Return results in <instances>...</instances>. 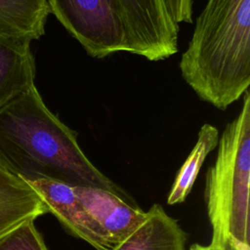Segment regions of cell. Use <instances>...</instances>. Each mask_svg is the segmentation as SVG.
Here are the masks:
<instances>
[{
  "mask_svg": "<svg viewBox=\"0 0 250 250\" xmlns=\"http://www.w3.org/2000/svg\"><path fill=\"white\" fill-rule=\"evenodd\" d=\"M47 0H0V35L31 43L45 33Z\"/></svg>",
  "mask_w": 250,
  "mask_h": 250,
  "instance_id": "11",
  "label": "cell"
},
{
  "mask_svg": "<svg viewBox=\"0 0 250 250\" xmlns=\"http://www.w3.org/2000/svg\"><path fill=\"white\" fill-rule=\"evenodd\" d=\"M188 250H221V249L212 247L210 244H209V245H201V244L195 243V244H192V245L189 247Z\"/></svg>",
  "mask_w": 250,
  "mask_h": 250,
  "instance_id": "15",
  "label": "cell"
},
{
  "mask_svg": "<svg viewBox=\"0 0 250 250\" xmlns=\"http://www.w3.org/2000/svg\"><path fill=\"white\" fill-rule=\"evenodd\" d=\"M219 138L215 163L207 171L205 201L212 227L210 245L221 250H250V94Z\"/></svg>",
  "mask_w": 250,
  "mask_h": 250,
  "instance_id": "3",
  "label": "cell"
},
{
  "mask_svg": "<svg viewBox=\"0 0 250 250\" xmlns=\"http://www.w3.org/2000/svg\"><path fill=\"white\" fill-rule=\"evenodd\" d=\"M0 168L25 181L49 179L121 195L82 151L77 133L47 107L35 85L0 108Z\"/></svg>",
  "mask_w": 250,
  "mask_h": 250,
  "instance_id": "1",
  "label": "cell"
},
{
  "mask_svg": "<svg viewBox=\"0 0 250 250\" xmlns=\"http://www.w3.org/2000/svg\"><path fill=\"white\" fill-rule=\"evenodd\" d=\"M128 53L151 62L178 52L179 25L170 18L163 0H117Z\"/></svg>",
  "mask_w": 250,
  "mask_h": 250,
  "instance_id": "5",
  "label": "cell"
},
{
  "mask_svg": "<svg viewBox=\"0 0 250 250\" xmlns=\"http://www.w3.org/2000/svg\"><path fill=\"white\" fill-rule=\"evenodd\" d=\"M179 67L197 97L225 110L250 85V0H208Z\"/></svg>",
  "mask_w": 250,
  "mask_h": 250,
  "instance_id": "2",
  "label": "cell"
},
{
  "mask_svg": "<svg viewBox=\"0 0 250 250\" xmlns=\"http://www.w3.org/2000/svg\"><path fill=\"white\" fill-rule=\"evenodd\" d=\"M30 43L0 35V108L34 84Z\"/></svg>",
  "mask_w": 250,
  "mask_h": 250,
  "instance_id": "10",
  "label": "cell"
},
{
  "mask_svg": "<svg viewBox=\"0 0 250 250\" xmlns=\"http://www.w3.org/2000/svg\"><path fill=\"white\" fill-rule=\"evenodd\" d=\"M187 238L178 222L153 204L145 221L112 250H186Z\"/></svg>",
  "mask_w": 250,
  "mask_h": 250,
  "instance_id": "9",
  "label": "cell"
},
{
  "mask_svg": "<svg viewBox=\"0 0 250 250\" xmlns=\"http://www.w3.org/2000/svg\"><path fill=\"white\" fill-rule=\"evenodd\" d=\"M0 250H49L34 225L27 221L0 238Z\"/></svg>",
  "mask_w": 250,
  "mask_h": 250,
  "instance_id": "13",
  "label": "cell"
},
{
  "mask_svg": "<svg viewBox=\"0 0 250 250\" xmlns=\"http://www.w3.org/2000/svg\"><path fill=\"white\" fill-rule=\"evenodd\" d=\"M172 21L180 25L192 22V0H163Z\"/></svg>",
  "mask_w": 250,
  "mask_h": 250,
  "instance_id": "14",
  "label": "cell"
},
{
  "mask_svg": "<svg viewBox=\"0 0 250 250\" xmlns=\"http://www.w3.org/2000/svg\"><path fill=\"white\" fill-rule=\"evenodd\" d=\"M219 138V131L215 126L209 123H205L201 126L198 132L197 141L178 171L171 187L167 198L168 204L174 205L186 200L207 155L217 147Z\"/></svg>",
  "mask_w": 250,
  "mask_h": 250,
  "instance_id": "12",
  "label": "cell"
},
{
  "mask_svg": "<svg viewBox=\"0 0 250 250\" xmlns=\"http://www.w3.org/2000/svg\"><path fill=\"white\" fill-rule=\"evenodd\" d=\"M39 194L52 213L76 237H79L96 250H112L104 231L87 213L70 185L49 179L26 181Z\"/></svg>",
  "mask_w": 250,
  "mask_h": 250,
  "instance_id": "6",
  "label": "cell"
},
{
  "mask_svg": "<svg viewBox=\"0 0 250 250\" xmlns=\"http://www.w3.org/2000/svg\"><path fill=\"white\" fill-rule=\"evenodd\" d=\"M50 13L86 53L104 59L128 52L126 31L117 0H47Z\"/></svg>",
  "mask_w": 250,
  "mask_h": 250,
  "instance_id": "4",
  "label": "cell"
},
{
  "mask_svg": "<svg viewBox=\"0 0 250 250\" xmlns=\"http://www.w3.org/2000/svg\"><path fill=\"white\" fill-rule=\"evenodd\" d=\"M46 213L44 201L25 180L0 168V238Z\"/></svg>",
  "mask_w": 250,
  "mask_h": 250,
  "instance_id": "8",
  "label": "cell"
},
{
  "mask_svg": "<svg viewBox=\"0 0 250 250\" xmlns=\"http://www.w3.org/2000/svg\"><path fill=\"white\" fill-rule=\"evenodd\" d=\"M71 187L82 206L113 246L124 240L146 218L147 211L130 205L122 195L111 190L91 186Z\"/></svg>",
  "mask_w": 250,
  "mask_h": 250,
  "instance_id": "7",
  "label": "cell"
}]
</instances>
